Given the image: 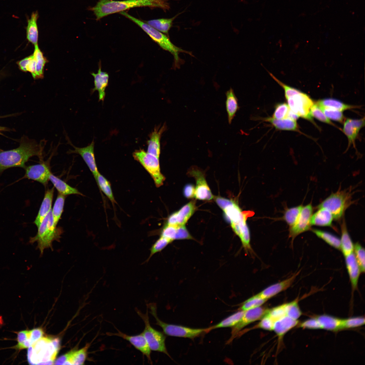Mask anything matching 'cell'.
Here are the masks:
<instances>
[{
    "mask_svg": "<svg viewBox=\"0 0 365 365\" xmlns=\"http://www.w3.org/2000/svg\"><path fill=\"white\" fill-rule=\"evenodd\" d=\"M352 36L354 41H359V42L365 43V29H359V30L353 31Z\"/></svg>",
    "mask_w": 365,
    "mask_h": 365,
    "instance_id": "277c9868",
    "label": "cell"
},
{
    "mask_svg": "<svg viewBox=\"0 0 365 365\" xmlns=\"http://www.w3.org/2000/svg\"><path fill=\"white\" fill-rule=\"evenodd\" d=\"M108 103L105 107L107 156L137 182L150 179L155 125L149 83L156 69L153 46L130 48L118 71L106 63Z\"/></svg>",
    "mask_w": 365,
    "mask_h": 365,
    "instance_id": "6da1fadb",
    "label": "cell"
},
{
    "mask_svg": "<svg viewBox=\"0 0 365 365\" xmlns=\"http://www.w3.org/2000/svg\"><path fill=\"white\" fill-rule=\"evenodd\" d=\"M78 276L95 287L119 288L135 315L143 288V249L130 218L68 249Z\"/></svg>",
    "mask_w": 365,
    "mask_h": 365,
    "instance_id": "3957f363",
    "label": "cell"
},
{
    "mask_svg": "<svg viewBox=\"0 0 365 365\" xmlns=\"http://www.w3.org/2000/svg\"><path fill=\"white\" fill-rule=\"evenodd\" d=\"M143 249V288L138 317L170 314L175 309V279L190 242L150 179L138 182L131 215Z\"/></svg>",
    "mask_w": 365,
    "mask_h": 365,
    "instance_id": "7a4b0ae2",
    "label": "cell"
}]
</instances>
